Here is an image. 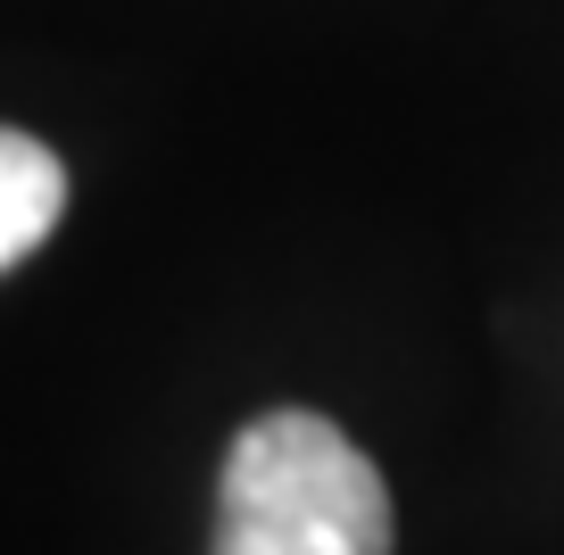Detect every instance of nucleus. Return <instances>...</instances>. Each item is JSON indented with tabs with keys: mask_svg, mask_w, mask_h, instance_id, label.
<instances>
[{
	"mask_svg": "<svg viewBox=\"0 0 564 555\" xmlns=\"http://www.w3.org/2000/svg\"><path fill=\"white\" fill-rule=\"evenodd\" d=\"M216 555H390V489L340 423L258 415L216 481Z\"/></svg>",
	"mask_w": 564,
	"mask_h": 555,
	"instance_id": "nucleus-1",
	"label": "nucleus"
},
{
	"mask_svg": "<svg viewBox=\"0 0 564 555\" xmlns=\"http://www.w3.org/2000/svg\"><path fill=\"white\" fill-rule=\"evenodd\" d=\"M67 216V166L58 150H42L34 133H9L0 124V274L25 265Z\"/></svg>",
	"mask_w": 564,
	"mask_h": 555,
	"instance_id": "nucleus-2",
	"label": "nucleus"
}]
</instances>
